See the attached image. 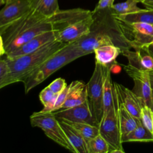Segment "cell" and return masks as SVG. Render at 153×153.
I'll return each instance as SVG.
<instances>
[{
  "label": "cell",
  "mask_w": 153,
  "mask_h": 153,
  "mask_svg": "<svg viewBox=\"0 0 153 153\" xmlns=\"http://www.w3.org/2000/svg\"><path fill=\"white\" fill-rule=\"evenodd\" d=\"M93 22L90 32L74 42L83 56L94 53V50L104 45H115L122 49L129 48L124 39L116 19L109 8L92 11Z\"/></svg>",
  "instance_id": "obj_1"
},
{
  "label": "cell",
  "mask_w": 153,
  "mask_h": 153,
  "mask_svg": "<svg viewBox=\"0 0 153 153\" xmlns=\"http://www.w3.org/2000/svg\"><path fill=\"white\" fill-rule=\"evenodd\" d=\"M67 44L55 40L47 43L32 53L14 58L6 57L9 72L2 83L1 89L15 82H23L27 77L45 60Z\"/></svg>",
  "instance_id": "obj_2"
},
{
  "label": "cell",
  "mask_w": 153,
  "mask_h": 153,
  "mask_svg": "<svg viewBox=\"0 0 153 153\" xmlns=\"http://www.w3.org/2000/svg\"><path fill=\"white\" fill-rule=\"evenodd\" d=\"M82 56L74 42L68 44L45 60L27 77L23 82L25 93H27L62 67Z\"/></svg>",
  "instance_id": "obj_3"
},
{
  "label": "cell",
  "mask_w": 153,
  "mask_h": 153,
  "mask_svg": "<svg viewBox=\"0 0 153 153\" xmlns=\"http://www.w3.org/2000/svg\"><path fill=\"white\" fill-rule=\"evenodd\" d=\"M113 95V104L108 111L103 114L99 124V134L108 142L109 152L115 149L124 150L118 115L119 98L114 87Z\"/></svg>",
  "instance_id": "obj_4"
},
{
  "label": "cell",
  "mask_w": 153,
  "mask_h": 153,
  "mask_svg": "<svg viewBox=\"0 0 153 153\" xmlns=\"http://www.w3.org/2000/svg\"><path fill=\"white\" fill-rule=\"evenodd\" d=\"M30 124L32 127L42 129L45 135L54 142L69 150L75 153V151L66 137L59 120L53 112H36L30 117Z\"/></svg>",
  "instance_id": "obj_5"
},
{
  "label": "cell",
  "mask_w": 153,
  "mask_h": 153,
  "mask_svg": "<svg viewBox=\"0 0 153 153\" xmlns=\"http://www.w3.org/2000/svg\"><path fill=\"white\" fill-rule=\"evenodd\" d=\"M103 66L96 62L93 74L87 84V90L90 111L94 120L98 125L99 124L103 112Z\"/></svg>",
  "instance_id": "obj_6"
},
{
  "label": "cell",
  "mask_w": 153,
  "mask_h": 153,
  "mask_svg": "<svg viewBox=\"0 0 153 153\" xmlns=\"http://www.w3.org/2000/svg\"><path fill=\"white\" fill-rule=\"evenodd\" d=\"M121 33L134 50L147 47L153 42V26L145 23H126L116 19Z\"/></svg>",
  "instance_id": "obj_7"
},
{
  "label": "cell",
  "mask_w": 153,
  "mask_h": 153,
  "mask_svg": "<svg viewBox=\"0 0 153 153\" xmlns=\"http://www.w3.org/2000/svg\"><path fill=\"white\" fill-rule=\"evenodd\" d=\"M47 19L48 18L35 9L31 8L21 18L8 26L0 29V34L4 41V47L7 46L17 36Z\"/></svg>",
  "instance_id": "obj_8"
},
{
  "label": "cell",
  "mask_w": 153,
  "mask_h": 153,
  "mask_svg": "<svg viewBox=\"0 0 153 153\" xmlns=\"http://www.w3.org/2000/svg\"><path fill=\"white\" fill-rule=\"evenodd\" d=\"M123 66L134 81L132 91L141 99L143 106H147L153 111V89L150 82L149 71L138 69L128 64Z\"/></svg>",
  "instance_id": "obj_9"
},
{
  "label": "cell",
  "mask_w": 153,
  "mask_h": 153,
  "mask_svg": "<svg viewBox=\"0 0 153 153\" xmlns=\"http://www.w3.org/2000/svg\"><path fill=\"white\" fill-rule=\"evenodd\" d=\"M92 15V11L80 8L59 10L56 14L49 17L54 35L74 23Z\"/></svg>",
  "instance_id": "obj_10"
},
{
  "label": "cell",
  "mask_w": 153,
  "mask_h": 153,
  "mask_svg": "<svg viewBox=\"0 0 153 153\" xmlns=\"http://www.w3.org/2000/svg\"><path fill=\"white\" fill-rule=\"evenodd\" d=\"M0 10V29L12 24L31 9L30 0H5Z\"/></svg>",
  "instance_id": "obj_11"
},
{
  "label": "cell",
  "mask_w": 153,
  "mask_h": 153,
  "mask_svg": "<svg viewBox=\"0 0 153 153\" xmlns=\"http://www.w3.org/2000/svg\"><path fill=\"white\" fill-rule=\"evenodd\" d=\"M53 112L58 120L74 123H87L99 127L98 124L92 116L88 99L79 105L62 110L60 109Z\"/></svg>",
  "instance_id": "obj_12"
},
{
  "label": "cell",
  "mask_w": 153,
  "mask_h": 153,
  "mask_svg": "<svg viewBox=\"0 0 153 153\" xmlns=\"http://www.w3.org/2000/svg\"><path fill=\"white\" fill-rule=\"evenodd\" d=\"M93 22L91 15L55 34V39L57 41L66 44L75 42L90 32Z\"/></svg>",
  "instance_id": "obj_13"
},
{
  "label": "cell",
  "mask_w": 153,
  "mask_h": 153,
  "mask_svg": "<svg viewBox=\"0 0 153 153\" xmlns=\"http://www.w3.org/2000/svg\"><path fill=\"white\" fill-rule=\"evenodd\" d=\"M55 40V36L53 30L41 33L34 36L14 51L6 54V57L8 58H14L32 53L47 43Z\"/></svg>",
  "instance_id": "obj_14"
},
{
  "label": "cell",
  "mask_w": 153,
  "mask_h": 153,
  "mask_svg": "<svg viewBox=\"0 0 153 153\" xmlns=\"http://www.w3.org/2000/svg\"><path fill=\"white\" fill-rule=\"evenodd\" d=\"M113 85L118 94L119 100L126 109L134 117L140 119V112L143 106L141 99L132 91L123 85L114 82Z\"/></svg>",
  "instance_id": "obj_15"
},
{
  "label": "cell",
  "mask_w": 153,
  "mask_h": 153,
  "mask_svg": "<svg viewBox=\"0 0 153 153\" xmlns=\"http://www.w3.org/2000/svg\"><path fill=\"white\" fill-rule=\"evenodd\" d=\"M121 54L128 60V65L140 70H153V56L146 47L131 50L129 48L121 50Z\"/></svg>",
  "instance_id": "obj_16"
},
{
  "label": "cell",
  "mask_w": 153,
  "mask_h": 153,
  "mask_svg": "<svg viewBox=\"0 0 153 153\" xmlns=\"http://www.w3.org/2000/svg\"><path fill=\"white\" fill-rule=\"evenodd\" d=\"M52 30V26L48 18L29 28L23 33L14 38L5 47V54H7L17 48L34 36L41 33Z\"/></svg>",
  "instance_id": "obj_17"
},
{
  "label": "cell",
  "mask_w": 153,
  "mask_h": 153,
  "mask_svg": "<svg viewBox=\"0 0 153 153\" xmlns=\"http://www.w3.org/2000/svg\"><path fill=\"white\" fill-rule=\"evenodd\" d=\"M68 86L67 97L61 109L79 105L88 99L87 84L80 81H73Z\"/></svg>",
  "instance_id": "obj_18"
},
{
  "label": "cell",
  "mask_w": 153,
  "mask_h": 153,
  "mask_svg": "<svg viewBox=\"0 0 153 153\" xmlns=\"http://www.w3.org/2000/svg\"><path fill=\"white\" fill-rule=\"evenodd\" d=\"M60 124L75 153H88L87 144L82 135L71 124L59 120Z\"/></svg>",
  "instance_id": "obj_19"
},
{
  "label": "cell",
  "mask_w": 153,
  "mask_h": 153,
  "mask_svg": "<svg viewBox=\"0 0 153 153\" xmlns=\"http://www.w3.org/2000/svg\"><path fill=\"white\" fill-rule=\"evenodd\" d=\"M96 62L103 66L110 65L121 53V48L115 45H104L94 50Z\"/></svg>",
  "instance_id": "obj_20"
},
{
  "label": "cell",
  "mask_w": 153,
  "mask_h": 153,
  "mask_svg": "<svg viewBox=\"0 0 153 153\" xmlns=\"http://www.w3.org/2000/svg\"><path fill=\"white\" fill-rule=\"evenodd\" d=\"M118 115L121 137L134 129L137 125L138 121L140 120L131 115L120 100L118 106Z\"/></svg>",
  "instance_id": "obj_21"
},
{
  "label": "cell",
  "mask_w": 153,
  "mask_h": 153,
  "mask_svg": "<svg viewBox=\"0 0 153 153\" xmlns=\"http://www.w3.org/2000/svg\"><path fill=\"white\" fill-rule=\"evenodd\" d=\"M111 66H103L104 77L103 84V114L108 111L113 104L114 86L111 76Z\"/></svg>",
  "instance_id": "obj_22"
},
{
  "label": "cell",
  "mask_w": 153,
  "mask_h": 153,
  "mask_svg": "<svg viewBox=\"0 0 153 153\" xmlns=\"http://www.w3.org/2000/svg\"><path fill=\"white\" fill-rule=\"evenodd\" d=\"M121 142L123 143L128 142H153V133L147 129L139 120L134 129L121 137Z\"/></svg>",
  "instance_id": "obj_23"
},
{
  "label": "cell",
  "mask_w": 153,
  "mask_h": 153,
  "mask_svg": "<svg viewBox=\"0 0 153 153\" xmlns=\"http://www.w3.org/2000/svg\"><path fill=\"white\" fill-rule=\"evenodd\" d=\"M114 17L126 23H145L153 25V10L152 9H142L135 13Z\"/></svg>",
  "instance_id": "obj_24"
},
{
  "label": "cell",
  "mask_w": 153,
  "mask_h": 153,
  "mask_svg": "<svg viewBox=\"0 0 153 153\" xmlns=\"http://www.w3.org/2000/svg\"><path fill=\"white\" fill-rule=\"evenodd\" d=\"M31 8H33L47 18L56 14L60 9L57 0H30Z\"/></svg>",
  "instance_id": "obj_25"
},
{
  "label": "cell",
  "mask_w": 153,
  "mask_h": 153,
  "mask_svg": "<svg viewBox=\"0 0 153 153\" xmlns=\"http://www.w3.org/2000/svg\"><path fill=\"white\" fill-rule=\"evenodd\" d=\"M137 3L135 0H126L124 2L114 4L109 10L114 16L130 14L142 9L137 5Z\"/></svg>",
  "instance_id": "obj_26"
},
{
  "label": "cell",
  "mask_w": 153,
  "mask_h": 153,
  "mask_svg": "<svg viewBox=\"0 0 153 153\" xmlns=\"http://www.w3.org/2000/svg\"><path fill=\"white\" fill-rule=\"evenodd\" d=\"M66 123L71 124L73 127H74L84 137L87 142L94 138L98 134H99V127L94 125H91L87 123H74L70 122L66 120H63Z\"/></svg>",
  "instance_id": "obj_27"
},
{
  "label": "cell",
  "mask_w": 153,
  "mask_h": 153,
  "mask_svg": "<svg viewBox=\"0 0 153 153\" xmlns=\"http://www.w3.org/2000/svg\"><path fill=\"white\" fill-rule=\"evenodd\" d=\"M58 94H55L48 86L44 88L39 93V99L44 105L42 112H53Z\"/></svg>",
  "instance_id": "obj_28"
},
{
  "label": "cell",
  "mask_w": 153,
  "mask_h": 153,
  "mask_svg": "<svg viewBox=\"0 0 153 153\" xmlns=\"http://www.w3.org/2000/svg\"><path fill=\"white\" fill-rule=\"evenodd\" d=\"M88 153H108L109 146L108 142L99 134L87 143Z\"/></svg>",
  "instance_id": "obj_29"
},
{
  "label": "cell",
  "mask_w": 153,
  "mask_h": 153,
  "mask_svg": "<svg viewBox=\"0 0 153 153\" xmlns=\"http://www.w3.org/2000/svg\"><path fill=\"white\" fill-rule=\"evenodd\" d=\"M140 120L142 124L153 133V111L147 106H143L140 112Z\"/></svg>",
  "instance_id": "obj_30"
},
{
  "label": "cell",
  "mask_w": 153,
  "mask_h": 153,
  "mask_svg": "<svg viewBox=\"0 0 153 153\" xmlns=\"http://www.w3.org/2000/svg\"><path fill=\"white\" fill-rule=\"evenodd\" d=\"M48 86L53 93L55 94H59L67 86V84L64 79L58 78L54 80Z\"/></svg>",
  "instance_id": "obj_31"
},
{
  "label": "cell",
  "mask_w": 153,
  "mask_h": 153,
  "mask_svg": "<svg viewBox=\"0 0 153 153\" xmlns=\"http://www.w3.org/2000/svg\"><path fill=\"white\" fill-rule=\"evenodd\" d=\"M68 89H69V86L67 85L60 93L58 94L56 100V103L54 105L53 111H55L61 109L62 105H63V103H65V102L66 99Z\"/></svg>",
  "instance_id": "obj_32"
},
{
  "label": "cell",
  "mask_w": 153,
  "mask_h": 153,
  "mask_svg": "<svg viewBox=\"0 0 153 153\" xmlns=\"http://www.w3.org/2000/svg\"><path fill=\"white\" fill-rule=\"evenodd\" d=\"M9 72V69L7 62L5 59H2L0 56V89L2 83L6 78Z\"/></svg>",
  "instance_id": "obj_33"
},
{
  "label": "cell",
  "mask_w": 153,
  "mask_h": 153,
  "mask_svg": "<svg viewBox=\"0 0 153 153\" xmlns=\"http://www.w3.org/2000/svg\"><path fill=\"white\" fill-rule=\"evenodd\" d=\"M115 0H99L97 5L94 8V11L111 8L114 5Z\"/></svg>",
  "instance_id": "obj_34"
},
{
  "label": "cell",
  "mask_w": 153,
  "mask_h": 153,
  "mask_svg": "<svg viewBox=\"0 0 153 153\" xmlns=\"http://www.w3.org/2000/svg\"><path fill=\"white\" fill-rule=\"evenodd\" d=\"M146 8L153 10V0H143L142 2Z\"/></svg>",
  "instance_id": "obj_35"
},
{
  "label": "cell",
  "mask_w": 153,
  "mask_h": 153,
  "mask_svg": "<svg viewBox=\"0 0 153 153\" xmlns=\"http://www.w3.org/2000/svg\"><path fill=\"white\" fill-rule=\"evenodd\" d=\"M4 54H5V50L4 47L3 39L0 34V56H2Z\"/></svg>",
  "instance_id": "obj_36"
},
{
  "label": "cell",
  "mask_w": 153,
  "mask_h": 153,
  "mask_svg": "<svg viewBox=\"0 0 153 153\" xmlns=\"http://www.w3.org/2000/svg\"><path fill=\"white\" fill-rule=\"evenodd\" d=\"M149 79H150L151 87L153 89V70L149 71Z\"/></svg>",
  "instance_id": "obj_37"
},
{
  "label": "cell",
  "mask_w": 153,
  "mask_h": 153,
  "mask_svg": "<svg viewBox=\"0 0 153 153\" xmlns=\"http://www.w3.org/2000/svg\"><path fill=\"white\" fill-rule=\"evenodd\" d=\"M146 48L148 50V52L153 56V42L149 46L146 47Z\"/></svg>",
  "instance_id": "obj_38"
},
{
  "label": "cell",
  "mask_w": 153,
  "mask_h": 153,
  "mask_svg": "<svg viewBox=\"0 0 153 153\" xmlns=\"http://www.w3.org/2000/svg\"><path fill=\"white\" fill-rule=\"evenodd\" d=\"M5 4V0H0V7Z\"/></svg>",
  "instance_id": "obj_39"
},
{
  "label": "cell",
  "mask_w": 153,
  "mask_h": 153,
  "mask_svg": "<svg viewBox=\"0 0 153 153\" xmlns=\"http://www.w3.org/2000/svg\"><path fill=\"white\" fill-rule=\"evenodd\" d=\"M135 1H137V2L139 3V2H142V1L143 0H135Z\"/></svg>",
  "instance_id": "obj_40"
},
{
  "label": "cell",
  "mask_w": 153,
  "mask_h": 153,
  "mask_svg": "<svg viewBox=\"0 0 153 153\" xmlns=\"http://www.w3.org/2000/svg\"></svg>",
  "instance_id": "obj_41"
},
{
  "label": "cell",
  "mask_w": 153,
  "mask_h": 153,
  "mask_svg": "<svg viewBox=\"0 0 153 153\" xmlns=\"http://www.w3.org/2000/svg\"><path fill=\"white\" fill-rule=\"evenodd\" d=\"M152 26H153V25H152Z\"/></svg>",
  "instance_id": "obj_42"
}]
</instances>
